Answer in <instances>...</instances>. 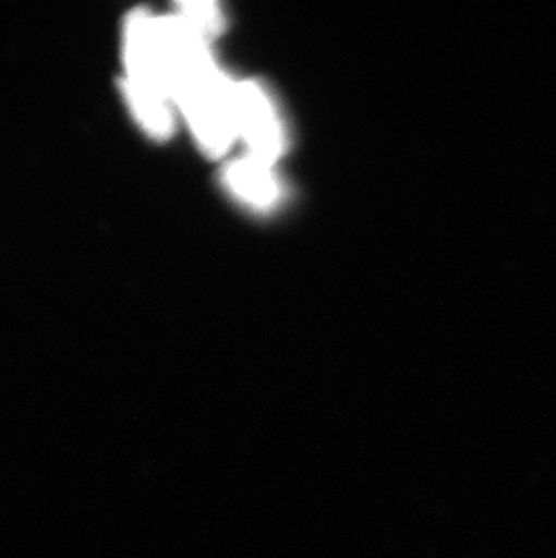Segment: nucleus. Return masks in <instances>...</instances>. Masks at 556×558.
<instances>
[{
	"instance_id": "obj_1",
	"label": "nucleus",
	"mask_w": 556,
	"mask_h": 558,
	"mask_svg": "<svg viewBox=\"0 0 556 558\" xmlns=\"http://www.w3.org/2000/svg\"><path fill=\"white\" fill-rule=\"evenodd\" d=\"M233 120L237 136L246 142L250 156L274 167L282 154L283 132L274 104L261 85L233 84Z\"/></svg>"
},
{
	"instance_id": "obj_2",
	"label": "nucleus",
	"mask_w": 556,
	"mask_h": 558,
	"mask_svg": "<svg viewBox=\"0 0 556 558\" xmlns=\"http://www.w3.org/2000/svg\"><path fill=\"white\" fill-rule=\"evenodd\" d=\"M225 178L231 192L250 205L268 208L278 199V185L271 165L252 156L233 161L226 169Z\"/></svg>"
},
{
	"instance_id": "obj_3",
	"label": "nucleus",
	"mask_w": 556,
	"mask_h": 558,
	"mask_svg": "<svg viewBox=\"0 0 556 558\" xmlns=\"http://www.w3.org/2000/svg\"><path fill=\"white\" fill-rule=\"evenodd\" d=\"M176 15L208 43L214 35L221 32V11L214 2H184L179 5Z\"/></svg>"
}]
</instances>
